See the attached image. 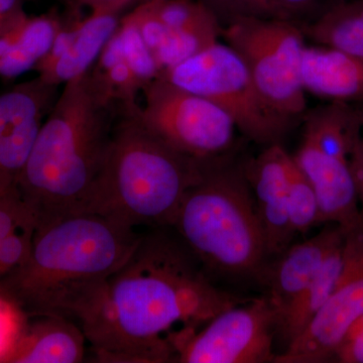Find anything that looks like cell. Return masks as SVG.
Segmentation results:
<instances>
[{
	"label": "cell",
	"mask_w": 363,
	"mask_h": 363,
	"mask_svg": "<svg viewBox=\"0 0 363 363\" xmlns=\"http://www.w3.org/2000/svg\"><path fill=\"white\" fill-rule=\"evenodd\" d=\"M181 240L142 235L130 259L76 313L97 362H177L171 343L247 302L217 288Z\"/></svg>",
	"instance_id": "1"
},
{
	"label": "cell",
	"mask_w": 363,
	"mask_h": 363,
	"mask_svg": "<svg viewBox=\"0 0 363 363\" xmlns=\"http://www.w3.org/2000/svg\"><path fill=\"white\" fill-rule=\"evenodd\" d=\"M119 107L102 95L88 72L64 85L18 183L35 227L85 212Z\"/></svg>",
	"instance_id": "2"
},
{
	"label": "cell",
	"mask_w": 363,
	"mask_h": 363,
	"mask_svg": "<svg viewBox=\"0 0 363 363\" xmlns=\"http://www.w3.org/2000/svg\"><path fill=\"white\" fill-rule=\"evenodd\" d=\"M135 228L96 213L72 214L35 227L26 262L0 279V292L26 316L76 313L135 252Z\"/></svg>",
	"instance_id": "3"
},
{
	"label": "cell",
	"mask_w": 363,
	"mask_h": 363,
	"mask_svg": "<svg viewBox=\"0 0 363 363\" xmlns=\"http://www.w3.org/2000/svg\"><path fill=\"white\" fill-rule=\"evenodd\" d=\"M140 105H121L85 212L118 223L172 227L205 164L179 154L143 124Z\"/></svg>",
	"instance_id": "4"
},
{
	"label": "cell",
	"mask_w": 363,
	"mask_h": 363,
	"mask_svg": "<svg viewBox=\"0 0 363 363\" xmlns=\"http://www.w3.org/2000/svg\"><path fill=\"white\" fill-rule=\"evenodd\" d=\"M172 227L197 262L215 274L259 281L269 262L243 164L229 157L205 164Z\"/></svg>",
	"instance_id": "5"
},
{
	"label": "cell",
	"mask_w": 363,
	"mask_h": 363,
	"mask_svg": "<svg viewBox=\"0 0 363 363\" xmlns=\"http://www.w3.org/2000/svg\"><path fill=\"white\" fill-rule=\"evenodd\" d=\"M160 77L213 102L231 117L238 133L257 145L281 143L297 123L267 104L240 55L220 40Z\"/></svg>",
	"instance_id": "6"
},
{
	"label": "cell",
	"mask_w": 363,
	"mask_h": 363,
	"mask_svg": "<svg viewBox=\"0 0 363 363\" xmlns=\"http://www.w3.org/2000/svg\"><path fill=\"white\" fill-rule=\"evenodd\" d=\"M222 26V39L240 55L267 104L279 116L300 123L308 111L301 79L306 47L301 26L259 16H238Z\"/></svg>",
	"instance_id": "7"
},
{
	"label": "cell",
	"mask_w": 363,
	"mask_h": 363,
	"mask_svg": "<svg viewBox=\"0 0 363 363\" xmlns=\"http://www.w3.org/2000/svg\"><path fill=\"white\" fill-rule=\"evenodd\" d=\"M142 93L143 124L171 149L203 164L229 157L238 128L220 107L160 76Z\"/></svg>",
	"instance_id": "8"
},
{
	"label": "cell",
	"mask_w": 363,
	"mask_h": 363,
	"mask_svg": "<svg viewBox=\"0 0 363 363\" xmlns=\"http://www.w3.org/2000/svg\"><path fill=\"white\" fill-rule=\"evenodd\" d=\"M278 311L267 296L250 298L212 318L202 328L184 329L172 338L177 362H274Z\"/></svg>",
	"instance_id": "9"
},
{
	"label": "cell",
	"mask_w": 363,
	"mask_h": 363,
	"mask_svg": "<svg viewBox=\"0 0 363 363\" xmlns=\"http://www.w3.org/2000/svg\"><path fill=\"white\" fill-rule=\"evenodd\" d=\"M363 315V223L345 230L343 267L335 290L274 363L331 362L353 322Z\"/></svg>",
	"instance_id": "10"
},
{
	"label": "cell",
	"mask_w": 363,
	"mask_h": 363,
	"mask_svg": "<svg viewBox=\"0 0 363 363\" xmlns=\"http://www.w3.org/2000/svg\"><path fill=\"white\" fill-rule=\"evenodd\" d=\"M126 16L138 28L160 75L219 42L223 28L203 0H149Z\"/></svg>",
	"instance_id": "11"
},
{
	"label": "cell",
	"mask_w": 363,
	"mask_h": 363,
	"mask_svg": "<svg viewBox=\"0 0 363 363\" xmlns=\"http://www.w3.org/2000/svg\"><path fill=\"white\" fill-rule=\"evenodd\" d=\"M59 88L37 76L0 93V198L18 194L21 174Z\"/></svg>",
	"instance_id": "12"
},
{
	"label": "cell",
	"mask_w": 363,
	"mask_h": 363,
	"mask_svg": "<svg viewBox=\"0 0 363 363\" xmlns=\"http://www.w3.org/2000/svg\"><path fill=\"white\" fill-rule=\"evenodd\" d=\"M89 75L93 83L109 101L121 105H135L145 85L160 76L154 57L135 23L121 18Z\"/></svg>",
	"instance_id": "13"
},
{
	"label": "cell",
	"mask_w": 363,
	"mask_h": 363,
	"mask_svg": "<svg viewBox=\"0 0 363 363\" xmlns=\"http://www.w3.org/2000/svg\"><path fill=\"white\" fill-rule=\"evenodd\" d=\"M292 161L293 156L283 143H272L243 162L269 259L290 247L296 235L289 211V171Z\"/></svg>",
	"instance_id": "14"
},
{
	"label": "cell",
	"mask_w": 363,
	"mask_h": 363,
	"mask_svg": "<svg viewBox=\"0 0 363 363\" xmlns=\"http://www.w3.org/2000/svg\"><path fill=\"white\" fill-rule=\"evenodd\" d=\"M121 14L68 13L65 26L51 50L35 66L38 77L49 84L65 85L94 65L121 23Z\"/></svg>",
	"instance_id": "15"
},
{
	"label": "cell",
	"mask_w": 363,
	"mask_h": 363,
	"mask_svg": "<svg viewBox=\"0 0 363 363\" xmlns=\"http://www.w3.org/2000/svg\"><path fill=\"white\" fill-rule=\"evenodd\" d=\"M293 157L316 193L320 224H337L345 230L357 225L359 202L350 161L330 156L303 138Z\"/></svg>",
	"instance_id": "16"
},
{
	"label": "cell",
	"mask_w": 363,
	"mask_h": 363,
	"mask_svg": "<svg viewBox=\"0 0 363 363\" xmlns=\"http://www.w3.org/2000/svg\"><path fill=\"white\" fill-rule=\"evenodd\" d=\"M344 236L345 229L328 223L310 240L291 245L272 262H267L259 283L266 286V296L278 311V316L314 278L329 255L342 242Z\"/></svg>",
	"instance_id": "17"
},
{
	"label": "cell",
	"mask_w": 363,
	"mask_h": 363,
	"mask_svg": "<svg viewBox=\"0 0 363 363\" xmlns=\"http://www.w3.org/2000/svg\"><path fill=\"white\" fill-rule=\"evenodd\" d=\"M306 93L326 102L363 101V59L322 45H306L301 63Z\"/></svg>",
	"instance_id": "18"
},
{
	"label": "cell",
	"mask_w": 363,
	"mask_h": 363,
	"mask_svg": "<svg viewBox=\"0 0 363 363\" xmlns=\"http://www.w3.org/2000/svg\"><path fill=\"white\" fill-rule=\"evenodd\" d=\"M87 342L80 325L57 315L28 317L6 363H79Z\"/></svg>",
	"instance_id": "19"
},
{
	"label": "cell",
	"mask_w": 363,
	"mask_h": 363,
	"mask_svg": "<svg viewBox=\"0 0 363 363\" xmlns=\"http://www.w3.org/2000/svg\"><path fill=\"white\" fill-rule=\"evenodd\" d=\"M66 18L54 9L40 16H28L0 35V78L13 80L33 71L51 50Z\"/></svg>",
	"instance_id": "20"
},
{
	"label": "cell",
	"mask_w": 363,
	"mask_h": 363,
	"mask_svg": "<svg viewBox=\"0 0 363 363\" xmlns=\"http://www.w3.org/2000/svg\"><path fill=\"white\" fill-rule=\"evenodd\" d=\"M343 245L344 240L329 255L310 283L279 313L277 334L286 347L307 328L335 290L342 272Z\"/></svg>",
	"instance_id": "21"
},
{
	"label": "cell",
	"mask_w": 363,
	"mask_h": 363,
	"mask_svg": "<svg viewBox=\"0 0 363 363\" xmlns=\"http://www.w3.org/2000/svg\"><path fill=\"white\" fill-rule=\"evenodd\" d=\"M301 28L315 44L363 59V0H343Z\"/></svg>",
	"instance_id": "22"
},
{
	"label": "cell",
	"mask_w": 363,
	"mask_h": 363,
	"mask_svg": "<svg viewBox=\"0 0 363 363\" xmlns=\"http://www.w3.org/2000/svg\"><path fill=\"white\" fill-rule=\"evenodd\" d=\"M289 211L296 234L307 233L320 224L316 193L294 157L289 171Z\"/></svg>",
	"instance_id": "23"
},
{
	"label": "cell",
	"mask_w": 363,
	"mask_h": 363,
	"mask_svg": "<svg viewBox=\"0 0 363 363\" xmlns=\"http://www.w3.org/2000/svg\"><path fill=\"white\" fill-rule=\"evenodd\" d=\"M35 222L33 217L21 222L0 242V279L20 267L30 255Z\"/></svg>",
	"instance_id": "24"
},
{
	"label": "cell",
	"mask_w": 363,
	"mask_h": 363,
	"mask_svg": "<svg viewBox=\"0 0 363 363\" xmlns=\"http://www.w3.org/2000/svg\"><path fill=\"white\" fill-rule=\"evenodd\" d=\"M343 0H271L274 18L304 26Z\"/></svg>",
	"instance_id": "25"
},
{
	"label": "cell",
	"mask_w": 363,
	"mask_h": 363,
	"mask_svg": "<svg viewBox=\"0 0 363 363\" xmlns=\"http://www.w3.org/2000/svg\"><path fill=\"white\" fill-rule=\"evenodd\" d=\"M218 16L222 25L238 16L274 18L271 0H203Z\"/></svg>",
	"instance_id": "26"
},
{
	"label": "cell",
	"mask_w": 363,
	"mask_h": 363,
	"mask_svg": "<svg viewBox=\"0 0 363 363\" xmlns=\"http://www.w3.org/2000/svg\"><path fill=\"white\" fill-rule=\"evenodd\" d=\"M331 362L363 363V315L346 332Z\"/></svg>",
	"instance_id": "27"
},
{
	"label": "cell",
	"mask_w": 363,
	"mask_h": 363,
	"mask_svg": "<svg viewBox=\"0 0 363 363\" xmlns=\"http://www.w3.org/2000/svg\"><path fill=\"white\" fill-rule=\"evenodd\" d=\"M30 217L32 215L21 201L20 195L0 198V242L21 222Z\"/></svg>",
	"instance_id": "28"
},
{
	"label": "cell",
	"mask_w": 363,
	"mask_h": 363,
	"mask_svg": "<svg viewBox=\"0 0 363 363\" xmlns=\"http://www.w3.org/2000/svg\"><path fill=\"white\" fill-rule=\"evenodd\" d=\"M25 0H0V35L25 20Z\"/></svg>",
	"instance_id": "29"
},
{
	"label": "cell",
	"mask_w": 363,
	"mask_h": 363,
	"mask_svg": "<svg viewBox=\"0 0 363 363\" xmlns=\"http://www.w3.org/2000/svg\"><path fill=\"white\" fill-rule=\"evenodd\" d=\"M149 0H73L77 9L87 7L91 13L121 14L126 7Z\"/></svg>",
	"instance_id": "30"
},
{
	"label": "cell",
	"mask_w": 363,
	"mask_h": 363,
	"mask_svg": "<svg viewBox=\"0 0 363 363\" xmlns=\"http://www.w3.org/2000/svg\"><path fill=\"white\" fill-rule=\"evenodd\" d=\"M357 184L358 202H359L360 221L363 223V181L355 180Z\"/></svg>",
	"instance_id": "31"
},
{
	"label": "cell",
	"mask_w": 363,
	"mask_h": 363,
	"mask_svg": "<svg viewBox=\"0 0 363 363\" xmlns=\"http://www.w3.org/2000/svg\"><path fill=\"white\" fill-rule=\"evenodd\" d=\"M62 4H65L67 9H68V11H80V9H77L74 4L73 0H59Z\"/></svg>",
	"instance_id": "32"
},
{
	"label": "cell",
	"mask_w": 363,
	"mask_h": 363,
	"mask_svg": "<svg viewBox=\"0 0 363 363\" xmlns=\"http://www.w3.org/2000/svg\"><path fill=\"white\" fill-rule=\"evenodd\" d=\"M357 106L358 113H359L360 119H362V123L363 126V101L360 104H354Z\"/></svg>",
	"instance_id": "33"
}]
</instances>
